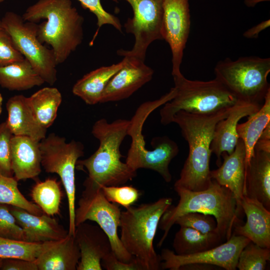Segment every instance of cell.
I'll return each instance as SVG.
<instances>
[{
  "instance_id": "1",
  "label": "cell",
  "mask_w": 270,
  "mask_h": 270,
  "mask_svg": "<svg viewBox=\"0 0 270 270\" xmlns=\"http://www.w3.org/2000/svg\"><path fill=\"white\" fill-rule=\"evenodd\" d=\"M234 106L212 114L180 110L174 115L172 122L179 126L189 148L188 158L174 186L195 192L209 187L212 181L210 168V146L214 130L220 120L228 116Z\"/></svg>"
},
{
  "instance_id": "2",
  "label": "cell",
  "mask_w": 270,
  "mask_h": 270,
  "mask_svg": "<svg viewBox=\"0 0 270 270\" xmlns=\"http://www.w3.org/2000/svg\"><path fill=\"white\" fill-rule=\"evenodd\" d=\"M130 122L126 119L109 122L104 118L94 122L92 134L98 140L99 146L90 157L78 160L76 164L78 169L88 172L84 186H122L136 176V171L121 160L120 146L128 136Z\"/></svg>"
},
{
  "instance_id": "3",
  "label": "cell",
  "mask_w": 270,
  "mask_h": 270,
  "mask_svg": "<svg viewBox=\"0 0 270 270\" xmlns=\"http://www.w3.org/2000/svg\"><path fill=\"white\" fill-rule=\"evenodd\" d=\"M36 23L37 37L51 46L57 64L64 62L82 44L84 18L70 0H38L30 6L22 16Z\"/></svg>"
},
{
  "instance_id": "4",
  "label": "cell",
  "mask_w": 270,
  "mask_h": 270,
  "mask_svg": "<svg viewBox=\"0 0 270 270\" xmlns=\"http://www.w3.org/2000/svg\"><path fill=\"white\" fill-rule=\"evenodd\" d=\"M180 199L176 206H170L162 216L158 224L164 233L158 246H162L176 220L188 212H196L212 216L217 230L222 240H228L234 226L240 224L236 199L227 188L212 179L209 187L201 191H192L174 186Z\"/></svg>"
},
{
  "instance_id": "5",
  "label": "cell",
  "mask_w": 270,
  "mask_h": 270,
  "mask_svg": "<svg viewBox=\"0 0 270 270\" xmlns=\"http://www.w3.org/2000/svg\"><path fill=\"white\" fill-rule=\"evenodd\" d=\"M172 202L170 198H162L153 202L131 206L121 212L120 240L144 270L161 268L160 258L154 250L153 241L160 220Z\"/></svg>"
},
{
  "instance_id": "6",
  "label": "cell",
  "mask_w": 270,
  "mask_h": 270,
  "mask_svg": "<svg viewBox=\"0 0 270 270\" xmlns=\"http://www.w3.org/2000/svg\"><path fill=\"white\" fill-rule=\"evenodd\" d=\"M174 97L160 110L163 125L172 122L180 110L194 114H212L234 106L236 98L216 78L209 81L192 80L182 74L174 76Z\"/></svg>"
},
{
  "instance_id": "7",
  "label": "cell",
  "mask_w": 270,
  "mask_h": 270,
  "mask_svg": "<svg viewBox=\"0 0 270 270\" xmlns=\"http://www.w3.org/2000/svg\"><path fill=\"white\" fill-rule=\"evenodd\" d=\"M270 72V58L258 56L226 58L214 68L217 80L238 101L262 106L270 91L267 78Z\"/></svg>"
},
{
  "instance_id": "8",
  "label": "cell",
  "mask_w": 270,
  "mask_h": 270,
  "mask_svg": "<svg viewBox=\"0 0 270 270\" xmlns=\"http://www.w3.org/2000/svg\"><path fill=\"white\" fill-rule=\"evenodd\" d=\"M42 167L48 173L60 176L67 196L69 214L68 234H75V168L79 158L84 154L83 144L74 140L50 134L40 142Z\"/></svg>"
},
{
  "instance_id": "9",
  "label": "cell",
  "mask_w": 270,
  "mask_h": 270,
  "mask_svg": "<svg viewBox=\"0 0 270 270\" xmlns=\"http://www.w3.org/2000/svg\"><path fill=\"white\" fill-rule=\"evenodd\" d=\"M0 20L2 27L10 34L18 52L44 82L53 85L57 80L58 64L52 50L37 37L38 24L26 21L22 16L12 12H6Z\"/></svg>"
},
{
  "instance_id": "10",
  "label": "cell",
  "mask_w": 270,
  "mask_h": 270,
  "mask_svg": "<svg viewBox=\"0 0 270 270\" xmlns=\"http://www.w3.org/2000/svg\"><path fill=\"white\" fill-rule=\"evenodd\" d=\"M84 186L78 207L75 209L76 227L88 220L95 222L109 238L116 257L124 262H130L133 256L125 248L118 234L120 209L106 198L100 188Z\"/></svg>"
},
{
  "instance_id": "11",
  "label": "cell",
  "mask_w": 270,
  "mask_h": 270,
  "mask_svg": "<svg viewBox=\"0 0 270 270\" xmlns=\"http://www.w3.org/2000/svg\"><path fill=\"white\" fill-rule=\"evenodd\" d=\"M121 0H114L118 2ZM128 2L134 12L124 24L126 32L134 37L130 50H118V55L134 56L144 60L150 44L162 40V25L164 0H124Z\"/></svg>"
},
{
  "instance_id": "12",
  "label": "cell",
  "mask_w": 270,
  "mask_h": 270,
  "mask_svg": "<svg viewBox=\"0 0 270 270\" xmlns=\"http://www.w3.org/2000/svg\"><path fill=\"white\" fill-rule=\"evenodd\" d=\"M251 242L248 238L232 233L224 244L202 252L179 255L167 248L162 249L160 256L162 269L178 270L191 264L216 266L226 270H235L242 250Z\"/></svg>"
},
{
  "instance_id": "13",
  "label": "cell",
  "mask_w": 270,
  "mask_h": 270,
  "mask_svg": "<svg viewBox=\"0 0 270 270\" xmlns=\"http://www.w3.org/2000/svg\"><path fill=\"white\" fill-rule=\"evenodd\" d=\"M243 195L256 199L270 210V124L256 143L245 164Z\"/></svg>"
},
{
  "instance_id": "14",
  "label": "cell",
  "mask_w": 270,
  "mask_h": 270,
  "mask_svg": "<svg viewBox=\"0 0 270 270\" xmlns=\"http://www.w3.org/2000/svg\"><path fill=\"white\" fill-rule=\"evenodd\" d=\"M163 9L162 35L170 48L174 76L181 74L184 50L190 30L188 0H164Z\"/></svg>"
},
{
  "instance_id": "15",
  "label": "cell",
  "mask_w": 270,
  "mask_h": 270,
  "mask_svg": "<svg viewBox=\"0 0 270 270\" xmlns=\"http://www.w3.org/2000/svg\"><path fill=\"white\" fill-rule=\"evenodd\" d=\"M124 57L123 67L108 82L100 103L128 98L152 79L154 70L145 64L144 60L134 56Z\"/></svg>"
},
{
  "instance_id": "16",
  "label": "cell",
  "mask_w": 270,
  "mask_h": 270,
  "mask_svg": "<svg viewBox=\"0 0 270 270\" xmlns=\"http://www.w3.org/2000/svg\"><path fill=\"white\" fill-rule=\"evenodd\" d=\"M74 236L80 250L77 270H102V260L111 251L110 238L100 227L82 222L76 227Z\"/></svg>"
},
{
  "instance_id": "17",
  "label": "cell",
  "mask_w": 270,
  "mask_h": 270,
  "mask_svg": "<svg viewBox=\"0 0 270 270\" xmlns=\"http://www.w3.org/2000/svg\"><path fill=\"white\" fill-rule=\"evenodd\" d=\"M223 162L218 168L210 170L212 179L228 188L234 195L238 213L242 211L240 206L245 178L246 148L244 141L239 138L234 152L222 154Z\"/></svg>"
},
{
  "instance_id": "18",
  "label": "cell",
  "mask_w": 270,
  "mask_h": 270,
  "mask_svg": "<svg viewBox=\"0 0 270 270\" xmlns=\"http://www.w3.org/2000/svg\"><path fill=\"white\" fill-rule=\"evenodd\" d=\"M261 106L238 101L228 116L220 120L216 125L210 148L216 156V164H222V154L226 152L232 154L238 143L239 137L236 132L239 120L256 112Z\"/></svg>"
},
{
  "instance_id": "19",
  "label": "cell",
  "mask_w": 270,
  "mask_h": 270,
  "mask_svg": "<svg viewBox=\"0 0 270 270\" xmlns=\"http://www.w3.org/2000/svg\"><path fill=\"white\" fill-rule=\"evenodd\" d=\"M240 206L246 222L234 228L236 235L244 236L263 248H270V211L258 200L243 195Z\"/></svg>"
},
{
  "instance_id": "20",
  "label": "cell",
  "mask_w": 270,
  "mask_h": 270,
  "mask_svg": "<svg viewBox=\"0 0 270 270\" xmlns=\"http://www.w3.org/2000/svg\"><path fill=\"white\" fill-rule=\"evenodd\" d=\"M40 142L24 136H12L10 140L11 166L18 181L34 178L42 170Z\"/></svg>"
},
{
  "instance_id": "21",
  "label": "cell",
  "mask_w": 270,
  "mask_h": 270,
  "mask_svg": "<svg viewBox=\"0 0 270 270\" xmlns=\"http://www.w3.org/2000/svg\"><path fill=\"white\" fill-rule=\"evenodd\" d=\"M16 222L22 228L25 241L44 242L60 240L68 234V230L57 220L45 214L36 215L14 206L10 209Z\"/></svg>"
},
{
  "instance_id": "22",
  "label": "cell",
  "mask_w": 270,
  "mask_h": 270,
  "mask_svg": "<svg viewBox=\"0 0 270 270\" xmlns=\"http://www.w3.org/2000/svg\"><path fill=\"white\" fill-rule=\"evenodd\" d=\"M80 258L75 236L68 234L60 240L45 242L34 261L38 270H76Z\"/></svg>"
},
{
  "instance_id": "23",
  "label": "cell",
  "mask_w": 270,
  "mask_h": 270,
  "mask_svg": "<svg viewBox=\"0 0 270 270\" xmlns=\"http://www.w3.org/2000/svg\"><path fill=\"white\" fill-rule=\"evenodd\" d=\"M7 126L14 136H24L40 141L46 136L47 129L36 118L27 97L22 94L10 98L6 104Z\"/></svg>"
},
{
  "instance_id": "24",
  "label": "cell",
  "mask_w": 270,
  "mask_h": 270,
  "mask_svg": "<svg viewBox=\"0 0 270 270\" xmlns=\"http://www.w3.org/2000/svg\"><path fill=\"white\" fill-rule=\"evenodd\" d=\"M125 60L101 66L84 75L74 85L72 93L89 105L100 103L103 92L111 78L124 66Z\"/></svg>"
},
{
  "instance_id": "25",
  "label": "cell",
  "mask_w": 270,
  "mask_h": 270,
  "mask_svg": "<svg viewBox=\"0 0 270 270\" xmlns=\"http://www.w3.org/2000/svg\"><path fill=\"white\" fill-rule=\"evenodd\" d=\"M44 83L25 58L0 66V86L10 90H26Z\"/></svg>"
},
{
  "instance_id": "26",
  "label": "cell",
  "mask_w": 270,
  "mask_h": 270,
  "mask_svg": "<svg viewBox=\"0 0 270 270\" xmlns=\"http://www.w3.org/2000/svg\"><path fill=\"white\" fill-rule=\"evenodd\" d=\"M222 240L217 231L203 234L190 228L180 226L172 246L175 254L186 255L213 248L220 244Z\"/></svg>"
},
{
  "instance_id": "27",
  "label": "cell",
  "mask_w": 270,
  "mask_h": 270,
  "mask_svg": "<svg viewBox=\"0 0 270 270\" xmlns=\"http://www.w3.org/2000/svg\"><path fill=\"white\" fill-rule=\"evenodd\" d=\"M270 123V91L266 94L260 108L248 116V120L238 124L236 132L244 141L246 148V164L254 152V146L266 126Z\"/></svg>"
},
{
  "instance_id": "28",
  "label": "cell",
  "mask_w": 270,
  "mask_h": 270,
  "mask_svg": "<svg viewBox=\"0 0 270 270\" xmlns=\"http://www.w3.org/2000/svg\"><path fill=\"white\" fill-rule=\"evenodd\" d=\"M28 104L36 120L46 128L55 120L62 96L56 88L46 87L27 98Z\"/></svg>"
},
{
  "instance_id": "29",
  "label": "cell",
  "mask_w": 270,
  "mask_h": 270,
  "mask_svg": "<svg viewBox=\"0 0 270 270\" xmlns=\"http://www.w3.org/2000/svg\"><path fill=\"white\" fill-rule=\"evenodd\" d=\"M30 194L34 203L46 214L52 216L59 212L62 192L56 179L48 178L36 182Z\"/></svg>"
},
{
  "instance_id": "30",
  "label": "cell",
  "mask_w": 270,
  "mask_h": 270,
  "mask_svg": "<svg viewBox=\"0 0 270 270\" xmlns=\"http://www.w3.org/2000/svg\"><path fill=\"white\" fill-rule=\"evenodd\" d=\"M0 204L24 209L28 212L41 215L43 212L36 204L28 200L18 188V180L14 176L0 173Z\"/></svg>"
},
{
  "instance_id": "31",
  "label": "cell",
  "mask_w": 270,
  "mask_h": 270,
  "mask_svg": "<svg viewBox=\"0 0 270 270\" xmlns=\"http://www.w3.org/2000/svg\"><path fill=\"white\" fill-rule=\"evenodd\" d=\"M44 246L45 242H31L0 236V258L34 261Z\"/></svg>"
},
{
  "instance_id": "32",
  "label": "cell",
  "mask_w": 270,
  "mask_h": 270,
  "mask_svg": "<svg viewBox=\"0 0 270 270\" xmlns=\"http://www.w3.org/2000/svg\"><path fill=\"white\" fill-rule=\"evenodd\" d=\"M270 260V248L250 242L241 251L236 265L239 270H264Z\"/></svg>"
},
{
  "instance_id": "33",
  "label": "cell",
  "mask_w": 270,
  "mask_h": 270,
  "mask_svg": "<svg viewBox=\"0 0 270 270\" xmlns=\"http://www.w3.org/2000/svg\"><path fill=\"white\" fill-rule=\"evenodd\" d=\"M100 188L109 202L126 208L137 202L140 196V191L132 186H102Z\"/></svg>"
},
{
  "instance_id": "34",
  "label": "cell",
  "mask_w": 270,
  "mask_h": 270,
  "mask_svg": "<svg viewBox=\"0 0 270 270\" xmlns=\"http://www.w3.org/2000/svg\"><path fill=\"white\" fill-rule=\"evenodd\" d=\"M174 224L190 228L203 234L218 232L215 218L210 214L200 212H191L184 214L177 218Z\"/></svg>"
},
{
  "instance_id": "35",
  "label": "cell",
  "mask_w": 270,
  "mask_h": 270,
  "mask_svg": "<svg viewBox=\"0 0 270 270\" xmlns=\"http://www.w3.org/2000/svg\"><path fill=\"white\" fill-rule=\"evenodd\" d=\"M82 6L94 14L97 18L98 30L96 32L91 42L95 39L99 29L104 24H110L118 30L122 32V26L119 18L106 12L102 7L100 0H78ZM114 2V0H112Z\"/></svg>"
},
{
  "instance_id": "36",
  "label": "cell",
  "mask_w": 270,
  "mask_h": 270,
  "mask_svg": "<svg viewBox=\"0 0 270 270\" xmlns=\"http://www.w3.org/2000/svg\"><path fill=\"white\" fill-rule=\"evenodd\" d=\"M0 236L25 241L22 228L16 222L10 209L5 204H0Z\"/></svg>"
},
{
  "instance_id": "37",
  "label": "cell",
  "mask_w": 270,
  "mask_h": 270,
  "mask_svg": "<svg viewBox=\"0 0 270 270\" xmlns=\"http://www.w3.org/2000/svg\"><path fill=\"white\" fill-rule=\"evenodd\" d=\"M12 134L5 121L0 124V173L12 176L11 166L10 140Z\"/></svg>"
},
{
  "instance_id": "38",
  "label": "cell",
  "mask_w": 270,
  "mask_h": 270,
  "mask_svg": "<svg viewBox=\"0 0 270 270\" xmlns=\"http://www.w3.org/2000/svg\"><path fill=\"white\" fill-rule=\"evenodd\" d=\"M24 58L15 47L8 32L0 27V66L22 60Z\"/></svg>"
},
{
  "instance_id": "39",
  "label": "cell",
  "mask_w": 270,
  "mask_h": 270,
  "mask_svg": "<svg viewBox=\"0 0 270 270\" xmlns=\"http://www.w3.org/2000/svg\"><path fill=\"white\" fill-rule=\"evenodd\" d=\"M101 266L106 270H144L135 258L129 262H124L119 260L112 251L102 260Z\"/></svg>"
},
{
  "instance_id": "40",
  "label": "cell",
  "mask_w": 270,
  "mask_h": 270,
  "mask_svg": "<svg viewBox=\"0 0 270 270\" xmlns=\"http://www.w3.org/2000/svg\"><path fill=\"white\" fill-rule=\"evenodd\" d=\"M2 270H38L35 261L20 258L2 259Z\"/></svg>"
},
{
  "instance_id": "41",
  "label": "cell",
  "mask_w": 270,
  "mask_h": 270,
  "mask_svg": "<svg viewBox=\"0 0 270 270\" xmlns=\"http://www.w3.org/2000/svg\"><path fill=\"white\" fill-rule=\"evenodd\" d=\"M270 20L263 21L246 30L244 34V36L248 38H257L260 33L263 30L270 26Z\"/></svg>"
},
{
  "instance_id": "42",
  "label": "cell",
  "mask_w": 270,
  "mask_h": 270,
  "mask_svg": "<svg viewBox=\"0 0 270 270\" xmlns=\"http://www.w3.org/2000/svg\"><path fill=\"white\" fill-rule=\"evenodd\" d=\"M269 0H245L244 3L248 6L252 7L256 6L258 2Z\"/></svg>"
},
{
  "instance_id": "43",
  "label": "cell",
  "mask_w": 270,
  "mask_h": 270,
  "mask_svg": "<svg viewBox=\"0 0 270 270\" xmlns=\"http://www.w3.org/2000/svg\"><path fill=\"white\" fill-rule=\"evenodd\" d=\"M2 102H3V98L2 94L0 93V115L2 114Z\"/></svg>"
},
{
  "instance_id": "44",
  "label": "cell",
  "mask_w": 270,
  "mask_h": 270,
  "mask_svg": "<svg viewBox=\"0 0 270 270\" xmlns=\"http://www.w3.org/2000/svg\"><path fill=\"white\" fill-rule=\"evenodd\" d=\"M2 264V258H0V270H1Z\"/></svg>"
},
{
  "instance_id": "45",
  "label": "cell",
  "mask_w": 270,
  "mask_h": 270,
  "mask_svg": "<svg viewBox=\"0 0 270 270\" xmlns=\"http://www.w3.org/2000/svg\"><path fill=\"white\" fill-rule=\"evenodd\" d=\"M4 1V0H0V4L2 2H3ZM2 26V25H1V20H0V27Z\"/></svg>"
}]
</instances>
